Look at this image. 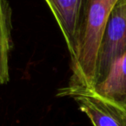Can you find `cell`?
<instances>
[{
    "mask_svg": "<svg viewBox=\"0 0 126 126\" xmlns=\"http://www.w3.org/2000/svg\"><path fill=\"white\" fill-rule=\"evenodd\" d=\"M118 0H81L72 75L67 86L91 90L100 41L108 17Z\"/></svg>",
    "mask_w": 126,
    "mask_h": 126,
    "instance_id": "cell-1",
    "label": "cell"
},
{
    "mask_svg": "<svg viewBox=\"0 0 126 126\" xmlns=\"http://www.w3.org/2000/svg\"><path fill=\"white\" fill-rule=\"evenodd\" d=\"M125 53L126 0H118L104 29L98 51L92 89L105 79L114 63L122 58Z\"/></svg>",
    "mask_w": 126,
    "mask_h": 126,
    "instance_id": "cell-2",
    "label": "cell"
},
{
    "mask_svg": "<svg viewBox=\"0 0 126 126\" xmlns=\"http://www.w3.org/2000/svg\"><path fill=\"white\" fill-rule=\"evenodd\" d=\"M57 95L72 98L93 126H126V112L91 90L65 86Z\"/></svg>",
    "mask_w": 126,
    "mask_h": 126,
    "instance_id": "cell-3",
    "label": "cell"
},
{
    "mask_svg": "<svg viewBox=\"0 0 126 126\" xmlns=\"http://www.w3.org/2000/svg\"><path fill=\"white\" fill-rule=\"evenodd\" d=\"M51 10L69 51L71 60L74 57L78 19L81 0H45Z\"/></svg>",
    "mask_w": 126,
    "mask_h": 126,
    "instance_id": "cell-4",
    "label": "cell"
},
{
    "mask_svg": "<svg viewBox=\"0 0 126 126\" xmlns=\"http://www.w3.org/2000/svg\"><path fill=\"white\" fill-rule=\"evenodd\" d=\"M91 91L126 112V53L114 63L105 79Z\"/></svg>",
    "mask_w": 126,
    "mask_h": 126,
    "instance_id": "cell-5",
    "label": "cell"
},
{
    "mask_svg": "<svg viewBox=\"0 0 126 126\" xmlns=\"http://www.w3.org/2000/svg\"><path fill=\"white\" fill-rule=\"evenodd\" d=\"M11 10L6 0H0V84L9 81V55L11 47Z\"/></svg>",
    "mask_w": 126,
    "mask_h": 126,
    "instance_id": "cell-6",
    "label": "cell"
}]
</instances>
